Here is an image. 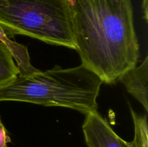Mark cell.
Segmentation results:
<instances>
[{
	"instance_id": "1",
	"label": "cell",
	"mask_w": 148,
	"mask_h": 147,
	"mask_svg": "<svg viewBox=\"0 0 148 147\" xmlns=\"http://www.w3.org/2000/svg\"><path fill=\"white\" fill-rule=\"evenodd\" d=\"M73 33L82 64L116 83L137 66L140 46L132 0H72Z\"/></svg>"
},
{
	"instance_id": "2",
	"label": "cell",
	"mask_w": 148,
	"mask_h": 147,
	"mask_svg": "<svg viewBox=\"0 0 148 147\" xmlns=\"http://www.w3.org/2000/svg\"><path fill=\"white\" fill-rule=\"evenodd\" d=\"M102 84L99 76L82 63L66 69L56 65L45 71L18 75L0 86V102L62 107L85 114L97 110V97Z\"/></svg>"
},
{
	"instance_id": "3",
	"label": "cell",
	"mask_w": 148,
	"mask_h": 147,
	"mask_svg": "<svg viewBox=\"0 0 148 147\" xmlns=\"http://www.w3.org/2000/svg\"><path fill=\"white\" fill-rule=\"evenodd\" d=\"M0 32L76 50L72 0H0Z\"/></svg>"
},
{
	"instance_id": "4",
	"label": "cell",
	"mask_w": 148,
	"mask_h": 147,
	"mask_svg": "<svg viewBox=\"0 0 148 147\" xmlns=\"http://www.w3.org/2000/svg\"><path fill=\"white\" fill-rule=\"evenodd\" d=\"M85 115L82 131L88 147H128L127 141L114 132L98 111H90Z\"/></svg>"
},
{
	"instance_id": "5",
	"label": "cell",
	"mask_w": 148,
	"mask_h": 147,
	"mask_svg": "<svg viewBox=\"0 0 148 147\" xmlns=\"http://www.w3.org/2000/svg\"><path fill=\"white\" fill-rule=\"evenodd\" d=\"M119 81L148 111V56L139 66H134L123 74Z\"/></svg>"
},
{
	"instance_id": "6",
	"label": "cell",
	"mask_w": 148,
	"mask_h": 147,
	"mask_svg": "<svg viewBox=\"0 0 148 147\" xmlns=\"http://www.w3.org/2000/svg\"><path fill=\"white\" fill-rule=\"evenodd\" d=\"M13 53L10 46L0 41V86L9 83L20 74L18 67L13 59Z\"/></svg>"
},
{
	"instance_id": "7",
	"label": "cell",
	"mask_w": 148,
	"mask_h": 147,
	"mask_svg": "<svg viewBox=\"0 0 148 147\" xmlns=\"http://www.w3.org/2000/svg\"><path fill=\"white\" fill-rule=\"evenodd\" d=\"M130 107V112L134 125V137L131 142H127L128 147H148L147 118L146 115H138Z\"/></svg>"
},
{
	"instance_id": "8",
	"label": "cell",
	"mask_w": 148,
	"mask_h": 147,
	"mask_svg": "<svg viewBox=\"0 0 148 147\" xmlns=\"http://www.w3.org/2000/svg\"><path fill=\"white\" fill-rule=\"evenodd\" d=\"M11 142V138L9 135L8 131L1 121L0 115V147H8L7 144Z\"/></svg>"
}]
</instances>
